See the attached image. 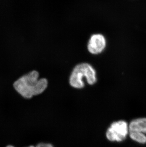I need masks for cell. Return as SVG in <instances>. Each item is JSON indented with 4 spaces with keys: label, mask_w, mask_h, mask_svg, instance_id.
<instances>
[{
    "label": "cell",
    "mask_w": 146,
    "mask_h": 147,
    "mask_svg": "<svg viewBox=\"0 0 146 147\" xmlns=\"http://www.w3.org/2000/svg\"><path fill=\"white\" fill-rule=\"evenodd\" d=\"M37 71H32L21 77L13 83L15 90L26 98L40 94L47 89L48 82L45 78L39 79Z\"/></svg>",
    "instance_id": "1"
},
{
    "label": "cell",
    "mask_w": 146,
    "mask_h": 147,
    "mask_svg": "<svg viewBox=\"0 0 146 147\" xmlns=\"http://www.w3.org/2000/svg\"><path fill=\"white\" fill-rule=\"evenodd\" d=\"M84 77L90 85H94L97 81L95 69L91 65L86 63L78 64L74 67L69 79L70 84L74 88H83L84 86Z\"/></svg>",
    "instance_id": "2"
},
{
    "label": "cell",
    "mask_w": 146,
    "mask_h": 147,
    "mask_svg": "<svg viewBox=\"0 0 146 147\" xmlns=\"http://www.w3.org/2000/svg\"><path fill=\"white\" fill-rule=\"evenodd\" d=\"M129 132V127L124 121L112 123L106 131L107 139L111 142H121L125 140Z\"/></svg>",
    "instance_id": "3"
},
{
    "label": "cell",
    "mask_w": 146,
    "mask_h": 147,
    "mask_svg": "<svg viewBox=\"0 0 146 147\" xmlns=\"http://www.w3.org/2000/svg\"><path fill=\"white\" fill-rule=\"evenodd\" d=\"M106 46V40L102 35H92L88 44V50L92 54H97L102 53Z\"/></svg>",
    "instance_id": "4"
},
{
    "label": "cell",
    "mask_w": 146,
    "mask_h": 147,
    "mask_svg": "<svg viewBox=\"0 0 146 147\" xmlns=\"http://www.w3.org/2000/svg\"><path fill=\"white\" fill-rule=\"evenodd\" d=\"M129 132H138L146 134V118H138L130 122Z\"/></svg>",
    "instance_id": "5"
},
{
    "label": "cell",
    "mask_w": 146,
    "mask_h": 147,
    "mask_svg": "<svg viewBox=\"0 0 146 147\" xmlns=\"http://www.w3.org/2000/svg\"><path fill=\"white\" fill-rule=\"evenodd\" d=\"M129 132L130 138L132 140L140 144H146V136L145 134L138 132Z\"/></svg>",
    "instance_id": "6"
},
{
    "label": "cell",
    "mask_w": 146,
    "mask_h": 147,
    "mask_svg": "<svg viewBox=\"0 0 146 147\" xmlns=\"http://www.w3.org/2000/svg\"><path fill=\"white\" fill-rule=\"evenodd\" d=\"M36 147H54L52 145L48 143H42L38 144Z\"/></svg>",
    "instance_id": "7"
},
{
    "label": "cell",
    "mask_w": 146,
    "mask_h": 147,
    "mask_svg": "<svg viewBox=\"0 0 146 147\" xmlns=\"http://www.w3.org/2000/svg\"><path fill=\"white\" fill-rule=\"evenodd\" d=\"M13 147V146H11V145H9V146H7V147ZM34 147V146H29V147Z\"/></svg>",
    "instance_id": "8"
}]
</instances>
